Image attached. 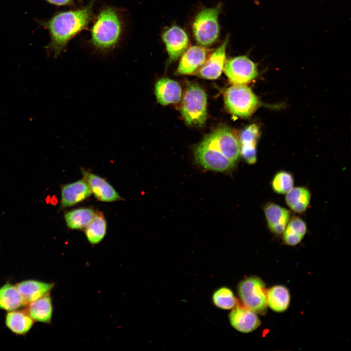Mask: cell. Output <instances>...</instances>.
<instances>
[{"label":"cell","instance_id":"obj_1","mask_svg":"<svg viewBox=\"0 0 351 351\" xmlns=\"http://www.w3.org/2000/svg\"><path fill=\"white\" fill-rule=\"evenodd\" d=\"M240 155V144L237 133L227 127H221L207 135L195 149L196 161L203 168L216 172L233 168Z\"/></svg>","mask_w":351,"mask_h":351},{"label":"cell","instance_id":"obj_2","mask_svg":"<svg viewBox=\"0 0 351 351\" xmlns=\"http://www.w3.org/2000/svg\"><path fill=\"white\" fill-rule=\"evenodd\" d=\"M92 17L91 5L78 10L60 12L46 23L51 36L47 50L57 57L68 42L83 30Z\"/></svg>","mask_w":351,"mask_h":351},{"label":"cell","instance_id":"obj_3","mask_svg":"<svg viewBox=\"0 0 351 351\" xmlns=\"http://www.w3.org/2000/svg\"><path fill=\"white\" fill-rule=\"evenodd\" d=\"M121 32V24L116 12L111 8L102 10L98 15L91 30V41L97 48L107 50L118 41Z\"/></svg>","mask_w":351,"mask_h":351},{"label":"cell","instance_id":"obj_4","mask_svg":"<svg viewBox=\"0 0 351 351\" xmlns=\"http://www.w3.org/2000/svg\"><path fill=\"white\" fill-rule=\"evenodd\" d=\"M180 111L186 123L190 126H202L207 119V96L196 83L188 85L184 93Z\"/></svg>","mask_w":351,"mask_h":351},{"label":"cell","instance_id":"obj_5","mask_svg":"<svg viewBox=\"0 0 351 351\" xmlns=\"http://www.w3.org/2000/svg\"><path fill=\"white\" fill-rule=\"evenodd\" d=\"M224 102L230 113L241 117L250 116L260 105L257 96L246 85H233L228 88L224 94Z\"/></svg>","mask_w":351,"mask_h":351},{"label":"cell","instance_id":"obj_6","mask_svg":"<svg viewBox=\"0 0 351 351\" xmlns=\"http://www.w3.org/2000/svg\"><path fill=\"white\" fill-rule=\"evenodd\" d=\"M220 5L202 9L195 16L192 25L193 32L196 42L201 46L212 45L219 33L218 16Z\"/></svg>","mask_w":351,"mask_h":351},{"label":"cell","instance_id":"obj_7","mask_svg":"<svg viewBox=\"0 0 351 351\" xmlns=\"http://www.w3.org/2000/svg\"><path fill=\"white\" fill-rule=\"evenodd\" d=\"M265 284L261 278L252 276L238 285V294L244 306L256 313L264 315L267 309Z\"/></svg>","mask_w":351,"mask_h":351},{"label":"cell","instance_id":"obj_8","mask_svg":"<svg viewBox=\"0 0 351 351\" xmlns=\"http://www.w3.org/2000/svg\"><path fill=\"white\" fill-rule=\"evenodd\" d=\"M223 69L225 75L233 85H246L258 75L257 64L245 55L227 60Z\"/></svg>","mask_w":351,"mask_h":351},{"label":"cell","instance_id":"obj_9","mask_svg":"<svg viewBox=\"0 0 351 351\" xmlns=\"http://www.w3.org/2000/svg\"><path fill=\"white\" fill-rule=\"evenodd\" d=\"M81 173L92 194L98 200L112 202L123 200L105 178L83 169H82Z\"/></svg>","mask_w":351,"mask_h":351},{"label":"cell","instance_id":"obj_10","mask_svg":"<svg viewBox=\"0 0 351 351\" xmlns=\"http://www.w3.org/2000/svg\"><path fill=\"white\" fill-rule=\"evenodd\" d=\"M210 50L197 45L192 46L181 55L176 73L178 74H194L204 64L209 57Z\"/></svg>","mask_w":351,"mask_h":351},{"label":"cell","instance_id":"obj_11","mask_svg":"<svg viewBox=\"0 0 351 351\" xmlns=\"http://www.w3.org/2000/svg\"><path fill=\"white\" fill-rule=\"evenodd\" d=\"M229 318L232 326L242 333L253 332L261 325L257 313L243 305H239L238 301L230 313Z\"/></svg>","mask_w":351,"mask_h":351},{"label":"cell","instance_id":"obj_12","mask_svg":"<svg viewBox=\"0 0 351 351\" xmlns=\"http://www.w3.org/2000/svg\"><path fill=\"white\" fill-rule=\"evenodd\" d=\"M162 40L171 60H177L181 57L189 44L187 33L176 25L172 26L164 32Z\"/></svg>","mask_w":351,"mask_h":351},{"label":"cell","instance_id":"obj_13","mask_svg":"<svg viewBox=\"0 0 351 351\" xmlns=\"http://www.w3.org/2000/svg\"><path fill=\"white\" fill-rule=\"evenodd\" d=\"M263 210L270 231L276 236L282 235L291 217V212L272 202L266 203Z\"/></svg>","mask_w":351,"mask_h":351},{"label":"cell","instance_id":"obj_14","mask_svg":"<svg viewBox=\"0 0 351 351\" xmlns=\"http://www.w3.org/2000/svg\"><path fill=\"white\" fill-rule=\"evenodd\" d=\"M92 195L91 190L83 178L61 187L60 209L75 205L88 198Z\"/></svg>","mask_w":351,"mask_h":351},{"label":"cell","instance_id":"obj_15","mask_svg":"<svg viewBox=\"0 0 351 351\" xmlns=\"http://www.w3.org/2000/svg\"><path fill=\"white\" fill-rule=\"evenodd\" d=\"M229 38L208 57L204 64L198 70V76L208 79H215L221 74L226 60V49Z\"/></svg>","mask_w":351,"mask_h":351},{"label":"cell","instance_id":"obj_16","mask_svg":"<svg viewBox=\"0 0 351 351\" xmlns=\"http://www.w3.org/2000/svg\"><path fill=\"white\" fill-rule=\"evenodd\" d=\"M157 101L162 105L177 103L181 98V88L176 81L167 78L157 80L155 84Z\"/></svg>","mask_w":351,"mask_h":351},{"label":"cell","instance_id":"obj_17","mask_svg":"<svg viewBox=\"0 0 351 351\" xmlns=\"http://www.w3.org/2000/svg\"><path fill=\"white\" fill-rule=\"evenodd\" d=\"M259 136L258 126L255 124H252L242 132L239 137L240 155L249 164H253L256 161V145Z\"/></svg>","mask_w":351,"mask_h":351},{"label":"cell","instance_id":"obj_18","mask_svg":"<svg viewBox=\"0 0 351 351\" xmlns=\"http://www.w3.org/2000/svg\"><path fill=\"white\" fill-rule=\"evenodd\" d=\"M54 283L36 280H26L20 282L16 286L26 304L49 293Z\"/></svg>","mask_w":351,"mask_h":351},{"label":"cell","instance_id":"obj_19","mask_svg":"<svg viewBox=\"0 0 351 351\" xmlns=\"http://www.w3.org/2000/svg\"><path fill=\"white\" fill-rule=\"evenodd\" d=\"M285 195L286 204L293 213L302 214L308 209L311 200V193L308 188L304 186L293 187Z\"/></svg>","mask_w":351,"mask_h":351},{"label":"cell","instance_id":"obj_20","mask_svg":"<svg viewBox=\"0 0 351 351\" xmlns=\"http://www.w3.org/2000/svg\"><path fill=\"white\" fill-rule=\"evenodd\" d=\"M27 312L34 321L50 324L53 307L50 292L28 304Z\"/></svg>","mask_w":351,"mask_h":351},{"label":"cell","instance_id":"obj_21","mask_svg":"<svg viewBox=\"0 0 351 351\" xmlns=\"http://www.w3.org/2000/svg\"><path fill=\"white\" fill-rule=\"evenodd\" d=\"M6 327L17 335H24L31 329L34 320L27 311L13 310L7 313L5 320Z\"/></svg>","mask_w":351,"mask_h":351},{"label":"cell","instance_id":"obj_22","mask_svg":"<svg viewBox=\"0 0 351 351\" xmlns=\"http://www.w3.org/2000/svg\"><path fill=\"white\" fill-rule=\"evenodd\" d=\"M307 231V226L303 219L298 216H291L283 234L284 243L295 246L303 239Z\"/></svg>","mask_w":351,"mask_h":351},{"label":"cell","instance_id":"obj_23","mask_svg":"<svg viewBox=\"0 0 351 351\" xmlns=\"http://www.w3.org/2000/svg\"><path fill=\"white\" fill-rule=\"evenodd\" d=\"M96 212L90 207H81L66 212L64 215L67 226L72 230L84 229L93 219Z\"/></svg>","mask_w":351,"mask_h":351},{"label":"cell","instance_id":"obj_24","mask_svg":"<svg viewBox=\"0 0 351 351\" xmlns=\"http://www.w3.org/2000/svg\"><path fill=\"white\" fill-rule=\"evenodd\" d=\"M290 299L289 291L284 286L275 285L267 290V305L275 312L286 311L289 306Z\"/></svg>","mask_w":351,"mask_h":351},{"label":"cell","instance_id":"obj_25","mask_svg":"<svg viewBox=\"0 0 351 351\" xmlns=\"http://www.w3.org/2000/svg\"><path fill=\"white\" fill-rule=\"evenodd\" d=\"M25 305L16 285L6 283L0 288V309L11 311Z\"/></svg>","mask_w":351,"mask_h":351},{"label":"cell","instance_id":"obj_26","mask_svg":"<svg viewBox=\"0 0 351 351\" xmlns=\"http://www.w3.org/2000/svg\"><path fill=\"white\" fill-rule=\"evenodd\" d=\"M84 230L86 238L91 245L100 243L107 231V222L103 213L97 211L93 219Z\"/></svg>","mask_w":351,"mask_h":351},{"label":"cell","instance_id":"obj_27","mask_svg":"<svg viewBox=\"0 0 351 351\" xmlns=\"http://www.w3.org/2000/svg\"><path fill=\"white\" fill-rule=\"evenodd\" d=\"M271 185L273 191L275 193L286 195L293 187V176L288 171H278L273 176Z\"/></svg>","mask_w":351,"mask_h":351},{"label":"cell","instance_id":"obj_28","mask_svg":"<svg viewBox=\"0 0 351 351\" xmlns=\"http://www.w3.org/2000/svg\"><path fill=\"white\" fill-rule=\"evenodd\" d=\"M212 300L216 307L223 310L232 309L237 302L233 291L226 287L216 290L213 293Z\"/></svg>","mask_w":351,"mask_h":351},{"label":"cell","instance_id":"obj_29","mask_svg":"<svg viewBox=\"0 0 351 351\" xmlns=\"http://www.w3.org/2000/svg\"><path fill=\"white\" fill-rule=\"evenodd\" d=\"M49 3L57 5H64L69 4L72 0H46Z\"/></svg>","mask_w":351,"mask_h":351}]
</instances>
